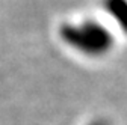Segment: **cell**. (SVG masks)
<instances>
[{"mask_svg": "<svg viewBox=\"0 0 127 125\" xmlns=\"http://www.w3.org/2000/svg\"><path fill=\"white\" fill-rule=\"evenodd\" d=\"M92 125H106L104 122H95V124H92Z\"/></svg>", "mask_w": 127, "mask_h": 125, "instance_id": "6da1fadb", "label": "cell"}]
</instances>
